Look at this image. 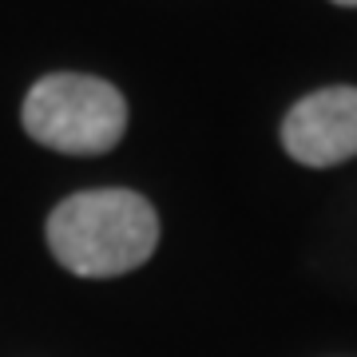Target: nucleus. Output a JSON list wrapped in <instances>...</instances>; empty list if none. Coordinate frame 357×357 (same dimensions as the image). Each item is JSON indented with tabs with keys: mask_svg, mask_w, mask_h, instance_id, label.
Masks as SVG:
<instances>
[{
	"mask_svg": "<svg viewBox=\"0 0 357 357\" xmlns=\"http://www.w3.org/2000/svg\"><path fill=\"white\" fill-rule=\"evenodd\" d=\"M159 246V215L135 191H79L48 215V250L79 278H119Z\"/></svg>",
	"mask_w": 357,
	"mask_h": 357,
	"instance_id": "f257e3e1",
	"label": "nucleus"
},
{
	"mask_svg": "<svg viewBox=\"0 0 357 357\" xmlns=\"http://www.w3.org/2000/svg\"><path fill=\"white\" fill-rule=\"evenodd\" d=\"M24 131L60 155H103L128 131V100L115 84L79 72H52L24 96Z\"/></svg>",
	"mask_w": 357,
	"mask_h": 357,
	"instance_id": "f03ea898",
	"label": "nucleus"
},
{
	"mask_svg": "<svg viewBox=\"0 0 357 357\" xmlns=\"http://www.w3.org/2000/svg\"><path fill=\"white\" fill-rule=\"evenodd\" d=\"M282 147L302 167H337L357 155V88L310 91L282 119Z\"/></svg>",
	"mask_w": 357,
	"mask_h": 357,
	"instance_id": "7ed1b4c3",
	"label": "nucleus"
},
{
	"mask_svg": "<svg viewBox=\"0 0 357 357\" xmlns=\"http://www.w3.org/2000/svg\"><path fill=\"white\" fill-rule=\"evenodd\" d=\"M337 8H357V0H333Z\"/></svg>",
	"mask_w": 357,
	"mask_h": 357,
	"instance_id": "20e7f679",
	"label": "nucleus"
}]
</instances>
